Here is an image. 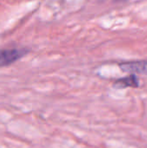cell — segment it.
Instances as JSON below:
<instances>
[{
  "instance_id": "6da1fadb",
  "label": "cell",
  "mask_w": 147,
  "mask_h": 148,
  "mask_svg": "<svg viewBox=\"0 0 147 148\" xmlns=\"http://www.w3.org/2000/svg\"><path fill=\"white\" fill-rule=\"evenodd\" d=\"M28 53L24 49H0V67L9 66L20 60Z\"/></svg>"
},
{
  "instance_id": "3957f363",
  "label": "cell",
  "mask_w": 147,
  "mask_h": 148,
  "mask_svg": "<svg viewBox=\"0 0 147 148\" xmlns=\"http://www.w3.org/2000/svg\"><path fill=\"white\" fill-rule=\"evenodd\" d=\"M139 79L134 75L132 74L129 76H126L125 78H121L117 80L113 87L116 88H138L139 87Z\"/></svg>"
},
{
  "instance_id": "7a4b0ae2",
  "label": "cell",
  "mask_w": 147,
  "mask_h": 148,
  "mask_svg": "<svg viewBox=\"0 0 147 148\" xmlns=\"http://www.w3.org/2000/svg\"><path fill=\"white\" fill-rule=\"evenodd\" d=\"M119 66L124 72H128L131 74L147 75V60L122 62Z\"/></svg>"
}]
</instances>
